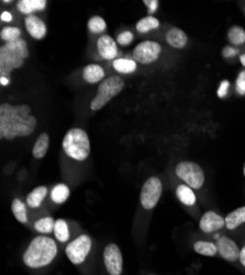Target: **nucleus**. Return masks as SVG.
Listing matches in <instances>:
<instances>
[{
  "instance_id": "f257e3e1",
  "label": "nucleus",
  "mask_w": 245,
  "mask_h": 275,
  "mask_svg": "<svg viewBox=\"0 0 245 275\" xmlns=\"http://www.w3.org/2000/svg\"><path fill=\"white\" fill-rule=\"evenodd\" d=\"M37 118L31 115L28 105H10L4 102L0 106V138L13 140L33 134Z\"/></svg>"
},
{
  "instance_id": "f03ea898",
  "label": "nucleus",
  "mask_w": 245,
  "mask_h": 275,
  "mask_svg": "<svg viewBox=\"0 0 245 275\" xmlns=\"http://www.w3.org/2000/svg\"><path fill=\"white\" fill-rule=\"evenodd\" d=\"M57 254V245L53 239L39 235L34 238L23 253V262L28 268L40 269L53 262Z\"/></svg>"
},
{
  "instance_id": "7ed1b4c3",
  "label": "nucleus",
  "mask_w": 245,
  "mask_h": 275,
  "mask_svg": "<svg viewBox=\"0 0 245 275\" xmlns=\"http://www.w3.org/2000/svg\"><path fill=\"white\" fill-rule=\"evenodd\" d=\"M29 48L26 40L19 39L14 42L6 43L0 47V74L7 77L10 73L21 68L24 60L29 57Z\"/></svg>"
},
{
  "instance_id": "20e7f679",
  "label": "nucleus",
  "mask_w": 245,
  "mask_h": 275,
  "mask_svg": "<svg viewBox=\"0 0 245 275\" xmlns=\"http://www.w3.org/2000/svg\"><path fill=\"white\" fill-rule=\"evenodd\" d=\"M63 150L76 161H85L90 153V141L87 132L80 128L68 130L63 139Z\"/></svg>"
},
{
  "instance_id": "39448f33",
  "label": "nucleus",
  "mask_w": 245,
  "mask_h": 275,
  "mask_svg": "<svg viewBox=\"0 0 245 275\" xmlns=\"http://www.w3.org/2000/svg\"><path fill=\"white\" fill-rule=\"evenodd\" d=\"M124 82L119 76H111L100 83L98 87L97 95L90 102V109L92 111L100 110L102 107L106 106L112 98L119 95L123 91Z\"/></svg>"
},
{
  "instance_id": "423d86ee",
  "label": "nucleus",
  "mask_w": 245,
  "mask_h": 275,
  "mask_svg": "<svg viewBox=\"0 0 245 275\" xmlns=\"http://www.w3.org/2000/svg\"><path fill=\"white\" fill-rule=\"evenodd\" d=\"M175 173L189 187L199 189L204 184V173L200 165L192 161H183L176 165Z\"/></svg>"
},
{
  "instance_id": "0eeeda50",
  "label": "nucleus",
  "mask_w": 245,
  "mask_h": 275,
  "mask_svg": "<svg viewBox=\"0 0 245 275\" xmlns=\"http://www.w3.org/2000/svg\"><path fill=\"white\" fill-rule=\"evenodd\" d=\"M162 190H163V186H162V182L159 178L152 176V178L146 180L143 186H142L140 195L142 207L148 210L153 209L159 203Z\"/></svg>"
},
{
  "instance_id": "6e6552de",
  "label": "nucleus",
  "mask_w": 245,
  "mask_h": 275,
  "mask_svg": "<svg viewBox=\"0 0 245 275\" xmlns=\"http://www.w3.org/2000/svg\"><path fill=\"white\" fill-rule=\"evenodd\" d=\"M91 250V239L89 235L82 234L67 244L65 253L73 264H82L87 259Z\"/></svg>"
},
{
  "instance_id": "1a4fd4ad",
  "label": "nucleus",
  "mask_w": 245,
  "mask_h": 275,
  "mask_svg": "<svg viewBox=\"0 0 245 275\" xmlns=\"http://www.w3.org/2000/svg\"><path fill=\"white\" fill-rule=\"evenodd\" d=\"M162 52L161 44L155 41H143L139 43L133 50L135 62L140 64H151L159 60Z\"/></svg>"
},
{
  "instance_id": "9d476101",
  "label": "nucleus",
  "mask_w": 245,
  "mask_h": 275,
  "mask_svg": "<svg viewBox=\"0 0 245 275\" xmlns=\"http://www.w3.org/2000/svg\"><path fill=\"white\" fill-rule=\"evenodd\" d=\"M104 262L110 275H121L123 269V259H122L121 250L117 244L109 243L105 248Z\"/></svg>"
},
{
  "instance_id": "9b49d317",
  "label": "nucleus",
  "mask_w": 245,
  "mask_h": 275,
  "mask_svg": "<svg viewBox=\"0 0 245 275\" xmlns=\"http://www.w3.org/2000/svg\"><path fill=\"white\" fill-rule=\"evenodd\" d=\"M218 252L221 257L229 262H234L240 259V252L241 249L238 247V244L231 238L222 235L218 239L217 242Z\"/></svg>"
},
{
  "instance_id": "f8f14e48",
  "label": "nucleus",
  "mask_w": 245,
  "mask_h": 275,
  "mask_svg": "<svg viewBox=\"0 0 245 275\" xmlns=\"http://www.w3.org/2000/svg\"><path fill=\"white\" fill-rule=\"evenodd\" d=\"M225 227V219L214 212H207L199 222V228L205 233H212Z\"/></svg>"
},
{
  "instance_id": "ddd939ff",
  "label": "nucleus",
  "mask_w": 245,
  "mask_h": 275,
  "mask_svg": "<svg viewBox=\"0 0 245 275\" xmlns=\"http://www.w3.org/2000/svg\"><path fill=\"white\" fill-rule=\"evenodd\" d=\"M24 26H26L28 33L36 40H42L46 36L47 29L45 23L42 21L41 18L34 16V14L28 16L24 19Z\"/></svg>"
},
{
  "instance_id": "4468645a",
  "label": "nucleus",
  "mask_w": 245,
  "mask_h": 275,
  "mask_svg": "<svg viewBox=\"0 0 245 275\" xmlns=\"http://www.w3.org/2000/svg\"><path fill=\"white\" fill-rule=\"evenodd\" d=\"M97 50L99 55L105 60H114L118 54L116 41L110 36L104 34L97 41Z\"/></svg>"
},
{
  "instance_id": "2eb2a0df",
  "label": "nucleus",
  "mask_w": 245,
  "mask_h": 275,
  "mask_svg": "<svg viewBox=\"0 0 245 275\" xmlns=\"http://www.w3.org/2000/svg\"><path fill=\"white\" fill-rule=\"evenodd\" d=\"M166 42L174 48H183L188 42V37L181 29L171 28L165 36Z\"/></svg>"
},
{
  "instance_id": "dca6fc26",
  "label": "nucleus",
  "mask_w": 245,
  "mask_h": 275,
  "mask_svg": "<svg viewBox=\"0 0 245 275\" xmlns=\"http://www.w3.org/2000/svg\"><path fill=\"white\" fill-rule=\"evenodd\" d=\"M46 3V0H19L17 2V9L22 14L31 16L33 12L44 10Z\"/></svg>"
},
{
  "instance_id": "f3484780",
  "label": "nucleus",
  "mask_w": 245,
  "mask_h": 275,
  "mask_svg": "<svg viewBox=\"0 0 245 275\" xmlns=\"http://www.w3.org/2000/svg\"><path fill=\"white\" fill-rule=\"evenodd\" d=\"M105 71L98 64H88L82 70V78L89 84H96L104 80Z\"/></svg>"
},
{
  "instance_id": "a211bd4d",
  "label": "nucleus",
  "mask_w": 245,
  "mask_h": 275,
  "mask_svg": "<svg viewBox=\"0 0 245 275\" xmlns=\"http://www.w3.org/2000/svg\"><path fill=\"white\" fill-rule=\"evenodd\" d=\"M225 219V227L229 230L237 229L240 226L245 223V206L240 207L238 209L227 215Z\"/></svg>"
},
{
  "instance_id": "6ab92c4d",
  "label": "nucleus",
  "mask_w": 245,
  "mask_h": 275,
  "mask_svg": "<svg viewBox=\"0 0 245 275\" xmlns=\"http://www.w3.org/2000/svg\"><path fill=\"white\" fill-rule=\"evenodd\" d=\"M48 145H50V137L47 134L43 132L36 141L33 148H32V154L36 159H42L45 156L46 152L48 150Z\"/></svg>"
},
{
  "instance_id": "aec40b11",
  "label": "nucleus",
  "mask_w": 245,
  "mask_h": 275,
  "mask_svg": "<svg viewBox=\"0 0 245 275\" xmlns=\"http://www.w3.org/2000/svg\"><path fill=\"white\" fill-rule=\"evenodd\" d=\"M46 195L47 187H45V186H39V187L34 188L31 193L27 196L28 206H30L31 208L40 207L44 198L46 197Z\"/></svg>"
},
{
  "instance_id": "412c9836",
  "label": "nucleus",
  "mask_w": 245,
  "mask_h": 275,
  "mask_svg": "<svg viewBox=\"0 0 245 275\" xmlns=\"http://www.w3.org/2000/svg\"><path fill=\"white\" fill-rule=\"evenodd\" d=\"M176 195H177L178 199L186 206H194L196 204V195L192 187H189L188 185H179L177 189H176Z\"/></svg>"
},
{
  "instance_id": "4be33fe9",
  "label": "nucleus",
  "mask_w": 245,
  "mask_h": 275,
  "mask_svg": "<svg viewBox=\"0 0 245 275\" xmlns=\"http://www.w3.org/2000/svg\"><path fill=\"white\" fill-rule=\"evenodd\" d=\"M112 66L121 74H131L136 70V62L130 58H117L112 63Z\"/></svg>"
},
{
  "instance_id": "5701e85b",
  "label": "nucleus",
  "mask_w": 245,
  "mask_h": 275,
  "mask_svg": "<svg viewBox=\"0 0 245 275\" xmlns=\"http://www.w3.org/2000/svg\"><path fill=\"white\" fill-rule=\"evenodd\" d=\"M70 187L65 184H57L51 191V199L55 204H63L70 197Z\"/></svg>"
},
{
  "instance_id": "b1692460",
  "label": "nucleus",
  "mask_w": 245,
  "mask_h": 275,
  "mask_svg": "<svg viewBox=\"0 0 245 275\" xmlns=\"http://www.w3.org/2000/svg\"><path fill=\"white\" fill-rule=\"evenodd\" d=\"M160 27V20L158 18H155L153 16H148L142 18L141 20L136 22V30L140 33H146L151 30H155Z\"/></svg>"
},
{
  "instance_id": "393cba45",
  "label": "nucleus",
  "mask_w": 245,
  "mask_h": 275,
  "mask_svg": "<svg viewBox=\"0 0 245 275\" xmlns=\"http://www.w3.org/2000/svg\"><path fill=\"white\" fill-rule=\"evenodd\" d=\"M11 210L19 223L21 224H27L28 223V217H27V206L24 205L23 201L19 198H14L11 204Z\"/></svg>"
},
{
  "instance_id": "a878e982",
  "label": "nucleus",
  "mask_w": 245,
  "mask_h": 275,
  "mask_svg": "<svg viewBox=\"0 0 245 275\" xmlns=\"http://www.w3.org/2000/svg\"><path fill=\"white\" fill-rule=\"evenodd\" d=\"M194 250L195 252L205 257H213L218 253L217 244L209 241H197L194 244Z\"/></svg>"
},
{
  "instance_id": "bb28decb",
  "label": "nucleus",
  "mask_w": 245,
  "mask_h": 275,
  "mask_svg": "<svg viewBox=\"0 0 245 275\" xmlns=\"http://www.w3.org/2000/svg\"><path fill=\"white\" fill-rule=\"evenodd\" d=\"M228 40L232 46H242L245 43V30L240 26H233L228 32Z\"/></svg>"
},
{
  "instance_id": "cd10ccee",
  "label": "nucleus",
  "mask_w": 245,
  "mask_h": 275,
  "mask_svg": "<svg viewBox=\"0 0 245 275\" xmlns=\"http://www.w3.org/2000/svg\"><path fill=\"white\" fill-rule=\"evenodd\" d=\"M54 234L55 238L60 242H66L70 239V229H68L67 223L64 219H58L55 222V227H54Z\"/></svg>"
},
{
  "instance_id": "c85d7f7f",
  "label": "nucleus",
  "mask_w": 245,
  "mask_h": 275,
  "mask_svg": "<svg viewBox=\"0 0 245 275\" xmlns=\"http://www.w3.org/2000/svg\"><path fill=\"white\" fill-rule=\"evenodd\" d=\"M54 227H55V220L52 217H44L34 223V229L42 234L54 232Z\"/></svg>"
},
{
  "instance_id": "c756f323",
  "label": "nucleus",
  "mask_w": 245,
  "mask_h": 275,
  "mask_svg": "<svg viewBox=\"0 0 245 275\" xmlns=\"http://www.w3.org/2000/svg\"><path fill=\"white\" fill-rule=\"evenodd\" d=\"M20 37H21V30L16 27H6L2 29L1 32H0V38H1V40L6 41L7 43L17 41L19 39H21Z\"/></svg>"
},
{
  "instance_id": "7c9ffc66",
  "label": "nucleus",
  "mask_w": 245,
  "mask_h": 275,
  "mask_svg": "<svg viewBox=\"0 0 245 275\" xmlns=\"http://www.w3.org/2000/svg\"><path fill=\"white\" fill-rule=\"evenodd\" d=\"M88 30L91 33H101L106 30L107 24L104 18H101L99 16H94L89 19V21L87 23Z\"/></svg>"
},
{
  "instance_id": "2f4dec72",
  "label": "nucleus",
  "mask_w": 245,
  "mask_h": 275,
  "mask_svg": "<svg viewBox=\"0 0 245 275\" xmlns=\"http://www.w3.org/2000/svg\"><path fill=\"white\" fill-rule=\"evenodd\" d=\"M133 40H134V36H133V33H132L131 31L121 32L119 36H118V38H117L118 44H120V46H129L130 43L133 42Z\"/></svg>"
},
{
  "instance_id": "473e14b6",
  "label": "nucleus",
  "mask_w": 245,
  "mask_h": 275,
  "mask_svg": "<svg viewBox=\"0 0 245 275\" xmlns=\"http://www.w3.org/2000/svg\"><path fill=\"white\" fill-rule=\"evenodd\" d=\"M235 88L239 94L244 95L245 94V71L241 72L237 78V84H235Z\"/></svg>"
},
{
  "instance_id": "72a5a7b5",
  "label": "nucleus",
  "mask_w": 245,
  "mask_h": 275,
  "mask_svg": "<svg viewBox=\"0 0 245 275\" xmlns=\"http://www.w3.org/2000/svg\"><path fill=\"white\" fill-rule=\"evenodd\" d=\"M143 3L145 4V7L148 8L150 14L155 13L156 10H158V8H159L158 0H144Z\"/></svg>"
},
{
  "instance_id": "f704fd0d",
  "label": "nucleus",
  "mask_w": 245,
  "mask_h": 275,
  "mask_svg": "<svg viewBox=\"0 0 245 275\" xmlns=\"http://www.w3.org/2000/svg\"><path fill=\"white\" fill-rule=\"evenodd\" d=\"M228 87H229V82L228 81H224V82L221 83V85H220L219 90H218L219 97H224V95L227 94V92H228Z\"/></svg>"
},
{
  "instance_id": "c9c22d12",
  "label": "nucleus",
  "mask_w": 245,
  "mask_h": 275,
  "mask_svg": "<svg viewBox=\"0 0 245 275\" xmlns=\"http://www.w3.org/2000/svg\"><path fill=\"white\" fill-rule=\"evenodd\" d=\"M238 51L237 50H234L233 47H231V46H225L224 48H223V55L225 56V57H230V56H233L235 53H237Z\"/></svg>"
},
{
  "instance_id": "e433bc0d",
  "label": "nucleus",
  "mask_w": 245,
  "mask_h": 275,
  "mask_svg": "<svg viewBox=\"0 0 245 275\" xmlns=\"http://www.w3.org/2000/svg\"><path fill=\"white\" fill-rule=\"evenodd\" d=\"M0 19H1L2 22H11L12 21V14L9 11H3L0 16Z\"/></svg>"
},
{
  "instance_id": "4c0bfd02",
  "label": "nucleus",
  "mask_w": 245,
  "mask_h": 275,
  "mask_svg": "<svg viewBox=\"0 0 245 275\" xmlns=\"http://www.w3.org/2000/svg\"><path fill=\"white\" fill-rule=\"evenodd\" d=\"M240 262L245 268V245L241 249V252H240Z\"/></svg>"
},
{
  "instance_id": "58836bf2",
  "label": "nucleus",
  "mask_w": 245,
  "mask_h": 275,
  "mask_svg": "<svg viewBox=\"0 0 245 275\" xmlns=\"http://www.w3.org/2000/svg\"><path fill=\"white\" fill-rule=\"evenodd\" d=\"M0 84H1V86H8L9 80L7 77H0Z\"/></svg>"
},
{
  "instance_id": "ea45409f",
  "label": "nucleus",
  "mask_w": 245,
  "mask_h": 275,
  "mask_svg": "<svg viewBox=\"0 0 245 275\" xmlns=\"http://www.w3.org/2000/svg\"><path fill=\"white\" fill-rule=\"evenodd\" d=\"M240 62H241L242 65L245 67V54H242V55L240 56Z\"/></svg>"
},
{
  "instance_id": "a19ab883",
  "label": "nucleus",
  "mask_w": 245,
  "mask_h": 275,
  "mask_svg": "<svg viewBox=\"0 0 245 275\" xmlns=\"http://www.w3.org/2000/svg\"><path fill=\"white\" fill-rule=\"evenodd\" d=\"M1 2L2 3H10V1H9V0H8V1H1Z\"/></svg>"
},
{
  "instance_id": "79ce46f5",
  "label": "nucleus",
  "mask_w": 245,
  "mask_h": 275,
  "mask_svg": "<svg viewBox=\"0 0 245 275\" xmlns=\"http://www.w3.org/2000/svg\"><path fill=\"white\" fill-rule=\"evenodd\" d=\"M244 174H245V169H244Z\"/></svg>"
},
{
  "instance_id": "37998d69",
  "label": "nucleus",
  "mask_w": 245,
  "mask_h": 275,
  "mask_svg": "<svg viewBox=\"0 0 245 275\" xmlns=\"http://www.w3.org/2000/svg\"><path fill=\"white\" fill-rule=\"evenodd\" d=\"M244 13H245V8H244Z\"/></svg>"
}]
</instances>
